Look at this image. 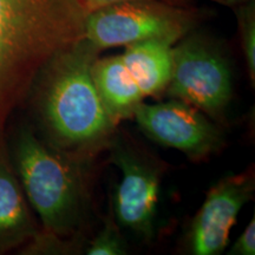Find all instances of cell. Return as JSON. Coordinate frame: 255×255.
Returning a JSON list of instances; mask_svg holds the SVG:
<instances>
[{
  "instance_id": "1",
  "label": "cell",
  "mask_w": 255,
  "mask_h": 255,
  "mask_svg": "<svg viewBox=\"0 0 255 255\" xmlns=\"http://www.w3.org/2000/svg\"><path fill=\"white\" fill-rule=\"evenodd\" d=\"M98 55L83 37L46 64L31 90L45 141L84 161L109 148L117 126L92 78Z\"/></svg>"
},
{
  "instance_id": "2",
  "label": "cell",
  "mask_w": 255,
  "mask_h": 255,
  "mask_svg": "<svg viewBox=\"0 0 255 255\" xmlns=\"http://www.w3.org/2000/svg\"><path fill=\"white\" fill-rule=\"evenodd\" d=\"M82 0H0V132L57 53L84 37Z\"/></svg>"
},
{
  "instance_id": "3",
  "label": "cell",
  "mask_w": 255,
  "mask_h": 255,
  "mask_svg": "<svg viewBox=\"0 0 255 255\" xmlns=\"http://www.w3.org/2000/svg\"><path fill=\"white\" fill-rule=\"evenodd\" d=\"M9 152L25 196L44 231L60 238L77 232L85 209L84 159L58 150L27 127L18 130Z\"/></svg>"
},
{
  "instance_id": "4",
  "label": "cell",
  "mask_w": 255,
  "mask_h": 255,
  "mask_svg": "<svg viewBox=\"0 0 255 255\" xmlns=\"http://www.w3.org/2000/svg\"><path fill=\"white\" fill-rule=\"evenodd\" d=\"M196 25V12L174 1L130 0L89 12L84 39L98 52L154 39L175 45Z\"/></svg>"
},
{
  "instance_id": "5",
  "label": "cell",
  "mask_w": 255,
  "mask_h": 255,
  "mask_svg": "<svg viewBox=\"0 0 255 255\" xmlns=\"http://www.w3.org/2000/svg\"><path fill=\"white\" fill-rule=\"evenodd\" d=\"M167 95L196 108L219 122L232 101L233 83L222 47L208 34L191 31L173 46Z\"/></svg>"
},
{
  "instance_id": "6",
  "label": "cell",
  "mask_w": 255,
  "mask_h": 255,
  "mask_svg": "<svg viewBox=\"0 0 255 255\" xmlns=\"http://www.w3.org/2000/svg\"><path fill=\"white\" fill-rule=\"evenodd\" d=\"M111 162L121 169L113 206L115 219L122 227L144 241L155 237L159 194V173L154 163L114 138Z\"/></svg>"
},
{
  "instance_id": "7",
  "label": "cell",
  "mask_w": 255,
  "mask_h": 255,
  "mask_svg": "<svg viewBox=\"0 0 255 255\" xmlns=\"http://www.w3.org/2000/svg\"><path fill=\"white\" fill-rule=\"evenodd\" d=\"M132 117L152 141L191 158L206 157L225 144L222 132L205 115L176 98L156 104L142 102Z\"/></svg>"
},
{
  "instance_id": "8",
  "label": "cell",
  "mask_w": 255,
  "mask_h": 255,
  "mask_svg": "<svg viewBox=\"0 0 255 255\" xmlns=\"http://www.w3.org/2000/svg\"><path fill=\"white\" fill-rule=\"evenodd\" d=\"M254 189L252 173L227 175L210 188L191 221L188 235L191 254L218 255L226 250L233 226L253 197Z\"/></svg>"
},
{
  "instance_id": "9",
  "label": "cell",
  "mask_w": 255,
  "mask_h": 255,
  "mask_svg": "<svg viewBox=\"0 0 255 255\" xmlns=\"http://www.w3.org/2000/svg\"><path fill=\"white\" fill-rule=\"evenodd\" d=\"M38 226L12 163L5 132H0V254L23 247Z\"/></svg>"
},
{
  "instance_id": "10",
  "label": "cell",
  "mask_w": 255,
  "mask_h": 255,
  "mask_svg": "<svg viewBox=\"0 0 255 255\" xmlns=\"http://www.w3.org/2000/svg\"><path fill=\"white\" fill-rule=\"evenodd\" d=\"M92 78L105 109L115 122L133 116L144 96L126 66L122 55L96 58Z\"/></svg>"
},
{
  "instance_id": "11",
  "label": "cell",
  "mask_w": 255,
  "mask_h": 255,
  "mask_svg": "<svg viewBox=\"0 0 255 255\" xmlns=\"http://www.w3.org/2000/svg\"><path fill=\"white\" fill-rule=\"evenodd\" d=\"M173 46L164 40H145L126 46V66L144 97H158L167 89L171 76Z\"/></svg>"
},
{
  "instance_id": "12",
  "label": "cell",
  "mask_w": 255,
  "mask_h": 255,
  "mask_svg": "<svg viewBox=\"0 0 255 255\" xmlns=\"http://www.w3.org/2000/svg\"><path fill=\"white\" fill-rule=\"evenodd\" d=\"M240 41L252 84L255 82V5L254 0L235 6Z\"/></svg>"
},
{
  "instance_id": "13",
  "label": "cell",
  "mask_w": 255,
  "mask_h": 255,
  "mask_svg": "<svg viewBox=\"0 0 255 255\" xmlns=\"http://www.w3.org/2000/svg\"><path fill=\"white\" fill-rule=\"evenodd\" d=\"M127 245L119 223L115 221L113 206H110L109 214L105 219L103 228L98 232L91 245L88 247V255H124L127 254Z\"/></svg>"
},
{
  "instance_id": "14",
  "label": "cell",
  "mask_w": 255,
  "mask_h": 255,
  "mask_svg": "<svg viewBox=\"0 0 255 255\" xmlns=\"http://www.w3.org/2000/svg\"><path fill=\"white\" fill-rule=\"evenodd\" d=\"M228 254L231 255H254L255 254V220L252 218L251 222L237 239Z\"/></svg>"
},
{
  "instance_id": "15",
  "label": "cell",
  "mask_w": 255,
  "mask_h": 255,
  "mask_svg": "<svg viewBox=\"0 0 255 255\" xmlns=\"http://www.w3.org/2000/svg\"><path fill=\"white\" fill-rule=\"evenodd\" d=\"M83 5H84L87 12L95 11V9L104 7V6L111 5V4H116V2H123V1H130V0H82ZM165 1H186V0H165Z\"/></svg>"
},
{
  "instance_id": "16",
  "label": "cell",
  "mask_w": 255,
  "mask_h": 255,
  "mask_svg": "<svg viewBox=\"0 0 255 255\" xmlns=\"http://www.w3.org/2000/svg\"><path fill=\"white\" fill-rule=\"evenodd\" d=\"M210 1L218 2V4H221V5H225V6H231V7H232V6H233V7H235V6L244 4V2L251 1V0H210Z\"/></svg>"
}]
</instances>
